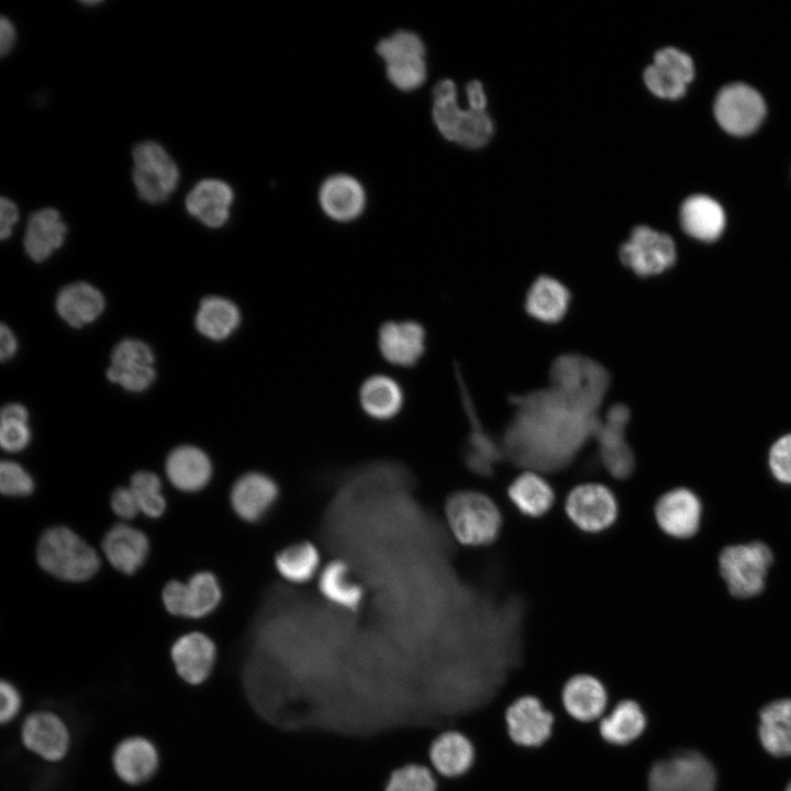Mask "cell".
Returning <instances> with one entry per match:
<instances>
[{"label":"cell","instance_id":"cell-1","mask_svg":"<svg viewBox=\"0 0 791 791\" xmlns=\"http://www.w3.org/2000/svg\"><path fill=\"white\" fill-rule=\"evenodd\" d=\"M515 414L502 439L503 452L532 470L567 465L589 438L600 416L548 387L514 397Z\"/></svg>","mask_w":791,"mask_h":791},{"label":"cell","instance_id":"cell-2","mask_svg":"<svg viewBox=\"0 0 791 791\" xmlns=\"http://www.w3.org/2000/svg\"><path fill=\"white\" fill-rule=\"evenodd\" d=\"M36 559L48 573L76 582L91 578L100 566L97 552L64 525L51 526L42 533L36 546Z\"/></svg>","mask_w":791,"mask_h":791},{"label":"cell","instance_id":"cell-3","mask_svg":"<svg viewBox=\"0 0 791 791\" xmlns=\"http://www.w3.org/2000/svg\"><path fill=\"white\" fill-rule=\"evenodd\" d=\"M445 515L453 536L465 546L489 545L501 532L499 506L479 491L463 490L450 494L445 504Z\"/></svg>","mask_w":791,"mask_h":791},{"label":"cell","instance_id":"cell-4","mask_svg":"<svg viewBox=\"0 0 791 791\" xmlns=\"http://www.w3.org/2000/svg\"><path fill=\"white\" fill-rule=\"evenodd\" d=\"M432 116L438 132L447 141L469 148L484 146L493 135V122L486 111L461 109L452 79H442L433 89Z\"/></svg>","mask_w":791,"mask_h":791},{"label":"cell","instance_id":"cell-5","mask_svg":"<svg viewBox=\"0 0 791 791\" xmlns=\"http://www.w3.org/2000/svg\"><path fill=\"white\" fill-rule=\"evenodd\" d=\"M610 380L608 370L600 363L579 354L557 357L549 369V387L591 413H598Z\"/></svg>","mask_w":791,"mask_h":791},{"label":"cell","instance_id":"cell-6","mask_svg":"<svg viewBox=\"0 0 791 791\" xmlns=\"http://www.w3.org/2000/svg\"><path fill=\"white\" fill-rule=\"evenodd\" d=\"M133 182L143 201L158 204L176 190L179 169L161 145L145 141L133 148Z\"/></svg>","mask_w":791,"mask_h":791},{"label":"cell","instance_id":"cell-7","mask_svg":"<svg viewBox=\"0 0 791 791\" xmlns=\"http://www.w3.org/2000/svg\"><path fill=\"white\" fill-rule=\"evenodd\" d=\"M715 773L700 754L683 751L654 762L647 775L648 791H714Z\"/></svg>","mask_w":791,"mask_h":791},{"label":"cell","instance_id":"cell-8","mask_svg":"<svg viewBox=\"0 0 791 791\" xmlns=\"http://www.w3.org/2000/svg\"><path fill=\"white\" fill-rule=\"evenodd\" d=\"M771 561L772 554L762 543L728 546L720 555V570L731 593L747 598L762 590Z\"/></svg>","mask_w":791,"mask_h":791},{"label":"cell","instance_id":"cell-9","mask_svg":"<svg viewBox=\"0 0 791 791\" xmlns=\"http://www.w3.org/2000/svg\"><path fill=\"white\" fill-rule=\"evenodd\" d=\"M619 510L613 491L598 482L573 487L565 501L569 521L580 531L591 534L610 528L616 522Z\"/></svg>","mask_w":791,"mask_h":791},{"label":"cell","instance_id":"cell-10","mask_svg":"<svg viewBox=\"0 0 791 791\" xmlns=\"http://www.w3.org/2000/svg\"><path fill=\"white\" fill-rule=\"evenodd\" d=\"M676 246L672 238L648 226H636L620 248V259L639 277L659 275L673 266Z\"/></svg>","mask_w":791,"mask_h":791},{"label":"cell","instance_id":"cell-11","mask_svg":"<svg viewBox=\"0 0 791 791\" xmlns=\"http://www.w3.org/2000/svg\"><path fill=\"white\" fill-rule=\"evenodd\" d=\"M222 599V590L211 571H198L187 582L169 580L163 588L166 610L185 617L198 619L211 613Z\"/></svg>","mask_w":791,"mask_h":791},{"label":"cell","instance_id":"cell-12","mask_svg":"<svg viewBox=\"0 0 791 791\" xmlns=\"http://www.w3.org/2000/svg\"><path fill=\"white\" fill-rule=\"evenodd\" d=\"M766 112L761 96L745 83L723 87L714 101V115L720 126L733 135H747L761 123Z\"/></svg>","mask_w":791,"mask_h":791},{"label":"cell","instance_id":"cell-13","mask_svg":"<svg viewBox=\"0 0 791 791\" xmlns=\"http://www.w3.org/2000/svg\"><path fill=\"white\" fill-rule=\"evenodd\" d=\"M631 412L624 404L612 405L603 419H599L593 438L598 442L599 456L604 468L617 479L632 475L635 467L633 449L625 437Z\"/></svg>","mask_w":791,"mask_h":791},{"label":"cell","instance_id":"cell-14","mask_svg":"<svg viewBox=\"0 0 791 791\" xmlns=\"http://www.w3.org/2000/svg\"><path fill=\"white\" fill-rule=\"evenodd\" d=\"M510 739L522 748H538L553 735L555 715L541 699L526 694L516 698L505 710Z\"/></svg>","mask_w":791,"mask_h":791},{"label":"cell","instance_id":"cell-15","mask_svg":"<svg viewBox=\"0 0 791 791\" xmlns=\"http://www.w3.org/2000/svg\"><path fill=\"white\" fill-rule=\"evenodd\" d=\"M155 356L145 342L124 338L112 349L108 379L129 392L147 390L156 379Z\"/></svg>","mask_w":791,"mask_h":791},{"label":"cell","instance_id":"cell-16","mask_svg":"<svg viewBox=\"0 0 791 791\" xmlns=\"http://www.w3.org/2000/svg\"><path fill=\"white\" fill-rule=\"evenodd\" d=\"M377 347L391 366L413 368L426 350L425 327L412 319L385 321L377 331Z\"/></svg>","mask_w":791,"mask_h":791},{"label":"cell","instance_id":"cell-17","mask_svg":"<svg viewBox=\"0 0 791 791\" xmlns=\"http://www.w3.org/2000/svg\"><path fill=\"white\" fill-rule=\"evenodd\" d=\"M279 493V486L272 477L261 471H248L233 483L230 502L239 519L256 523L270 513Z\"/></svg>","mask_w":791,"mask_h":791},{"label":"cell","instance_id":"cell-18","mask_svg":"<svg viewBox=\"0 0 791 791\" xmlns=\"http://www.w3.org/2000/svg\"><path fill=\"white\" fill-rule=\"evenodd\" d=\"M692 59L675 47L659 49L654 63L644 71L647 88L657 97L676 100L681 98L693 79Z\"/></svg>","mask_w":791,"mask_h":791},{"label":"cell","instance_id":"cell-19","mask_svg":"<svg viewBox=\"0 0 791 791\" xmlns=\"http://www.w3.org/2000/svg\"><path fill=\"white\" fill-rule=\"evenodd\" d=\"M609 693L604 683L591 673H576L564 684L561 704L576 722L597 723L609 709Z\"/></svg>","mask_w":791,"mask_h":791},{"label":"cell","instance_id":"cell-20","mask_svg":"<svg viewBox=\"0 0 791 791\" xmlns=\"http://www.w3.org/2000/svg\"><path fill=\"white\" fill-rule=\"evenodd\" d=\"M476 761V748L463 732L448 728L431 743L428 765L442 779H458L467 775Z\"/></svg>","mask_w":791,"mask_h":791},{"label":"cell","instance_id":"cell-21","mask_svg":"<svg viewBox=\"0 0 791 791\" xmlns=\"http://www.w3.org/2000/svg\"><path fill=\"white\" fill-rule=\"evenodd\" d=\"M170 656L178 676L187 683L198 686L212 672L216 646L204 633L190 632L174 642Z\"/></svg>","mask_w":791,"mask_h":791},{"label":"cell","instance_id":"cell-22","mask_svg":"<svg viewBox=\"0 0 791 791\" xmlns=\"http://www.w3.org/2000/svg\"><path fill=\"white\" fill-rule=\"evenodd\" d=\"M23 745L35 755L48 760H62L69 748V733L56 714L47 711L31 713L21 727Z\"/></svg>","mask_w":791,"mask_h":791},{"label":"cell","instance_id":"cell-23","mask_svg":"<svg viewBox=\"0 0 791 791\" xmlns=\"http://www.w3.org/2000/svg\"><path fill=\"white\" fill-rule=\"evenodd\" d=\"M319 204L331 220L348 223L357 220L366 207V191L358 179L346 174L327 177L319 189Z\"/></svg>","mask_w":791,"mask_h":791},{"label":"cell","instance_id":"cell-24","mask_svg":"<svg viewBox=\"0 0 791 791\" xmlns=\"http://www.w3.org/2000/svg\"><path fill=\"white\" fill-rule=\"evenodd\" d=\"M357 397L363 413L377 422L392 421L403 411L405 404L402 385L387 374L366 377L358 388Z\"/></svg>","mask_w":791,"mask_h":791},{"label":"cell","instance_id":"cell-25","mask_svg":"<svg viewBox=\"0 0 791 791\" xmlns=\"http://www.w3.org/2000/svg\"><path fill=\"white\" fill-rule=\"evenodd\" d=\"M701 516V504L691 491L678 488L662 494L655 506L659 527L668 535L686 538L692 536Z\"/></svg>","mask_w":791,"mask_h":791},{"label":"cell","instance_id":"cell-26","mask_svg":"<svg viewBox=\"0 0 791 791\" xmlns=\"http://www.w3.org/2000/svg\"><path fill=\"white\" fill-rule=\"evenodd\" d=\"M233 200L234 192L225 181L203 179L188 193L186 209L205 226L219 229L230 219Z\"/></svg>","mask_w":791,"mask_h":791},{"label":"cell","instance_id":"cell-27","mask_svg":"<svg viewBox=\"0 0 791 791\" xmlns=\"http://www.w3.org/2000/svg\"><path fill=\"white\" fill-rule=\"evenodd\" d=\"M112 764L116 776L131 786L148 781L157 771L159 757L154 744L145 737L122 739L114 748Z\"/></svg>","mask_w":791,"mask_h":791},{"label":"cell","instance_id":"cell-28","mask_svg":"<svg viewBox=\"0 0 791 791\" xmlns=\"http://www.w3.org/2000/svg\"><path fill=\"white\" fill-rule=\"evenodd\" d=\"M601 738L609 745L626 747L637 742L647 727V716L635 700L624 699L609 706L597 722Z\"/></svg>","mask_w":791,"mask_h":791},{"label":"cell","instance_id":"cell-29","mask_svg":"<svg viewBox=\"0 0 791 791\" xmlns=\"http://www.w3.org/2000/svg\"><path fill=\"white\" fill-rule=\"evenodd\" d=\"M101 547L115 569L131 575L145 561L149 542L141 530L125 523H116L104 534Z\"/></svg>","mask_w":791,"mask_h":791},{"label":"cell","instance_id":"cell-30","mask_svg":"<svg viewBox=\"0 0 791 791\" xmlns=\"http://www.w3.org/2000/svg\"><path fill=\"white\" fill-rule=\"evenodd\" d=\"M104 297L85 281L63 287L56 296L55 309L60 319L75 328L93 323L104 311Z\"/></svg>","mask_w":791,"mask_h":791},{"label":"cell","instance_id":"cell-31","mask_svg":"<svg viewBox=\"0 0 791 791\" xmlns=\"http://www.w3.org/2000/svg\"><path fill=\"white\" fill-rule=\"evenodd\" d=\"M169 481L181 491H198L211 479L212 463L208 454L193 445L172 448L165 460Z\"/></svg>","mask_w":791,"mask_h":791},{"label":"cell","instance_id":"cell-32","mask_svg":"<svg viewBox=\"0 0 791 791\" xmlns=\"http://www.w3.org/2000/svg\"><path fill=\"white\" fill-rule=\"evenodd\" d=\"M66 234L67 226L57 210H38L32 213L27 221L23 238L24 250L33 261H44L62 247Z\"/></svg>","mask_w":791,"mask_h":791},{"label":"cell","instance_id":"cell-33","mask_svg":"<svg viewBox=\"0 0 791 791\" xmlns=\"http://www.w3.org/2000/svg\"><path fill=\"white\" fill-rule=\"evenodd\" d=\"M242 313L231 299L220 296L204 297L194 316L197 331L213 342L229 339L241 326Z\"/></svg>","mask_w":791,"mask_h":791},{"label":"cell","instance_id":"cell-34","mask_svg":"<svg viewBox=\"0 0 791 791\" xmlns=\"http://www.w3.org/2000/svg\"><path fill=\"white\" fill-rule=\"evenodd\" d=\"M680 222L690 236L712 242L718 238L725 226L722 207L712 198L694 194L687 198L680 208Z\"/></svg>","mask_w":791,"mask_h":791},{"label":"cell","instance_id":"cell-35","mask_svg":"<svg viewBox=\"0 0 791 791\" xmlns=\"http://www.w3.org/2000/svg\"><path fill=\"white\" fill-rule=\"evenodd\" d=\"M571 296L568 288L550 276H539L527 290L525 310L544 323L559 322L568 311Z\"/></svg>","mask_w":791,"mask_h":791},{"label":"cell","instance_id":"cell-36","mask_svg":"<svg viewBox=\"0 0 791 791\" xmlns=\"http://www.w3.org/2000/svg\"><path fill=\"white\" fill-rule=\"evenodd\" d=\"M508 497L521 514L532 519L544 516L555 503V490L535 470H526L514 478L509 484Z\"/></svg>","mask_w":791,"mask_h":791},{"label":"cell","instance_id":"cell-37","mask_svg":"<svg viewBox=\"0 0 791 791\" xmlns=\"http://www.w3.org/2000/svg\"><path fill=\"white\" fill-rule=\"evenodd\" d=\"M319 590L331 603L347 611H357L364 590L352 578L349 566L343 560L328 562L319 577Z\"/></svg>","mask_w":791,"mask_h":791},{"label":"cell","instance_id":"cell-38","mask_svg":"<svg viewBox=\"0 0 791 791\" xmlns=\"http://www.w3.org/2000/svg\"><path fill=\"white\" fill-rule=\"evenodd\" d=\"M759 737L771 755H791V700L775 701L761 710Z\"/></svg>","mask_w":791,"mask_h":791},{"label":"cell","instance_id":"cell-39","mask_svg":"<svg viewBox=\"0 0 791 791\" xmlns=\"http://www.w3.org/2000/svg\"><path fill=\"white\" fill-rule=\"evenodd\" d=\"M459 385L461 387L463 404L471 425L468 449L466 452V463L476 472L483 475L490 474L492 471L493 464L500 459L504 453L503 448L502 446H498L497 443L482 430L469 399V394L464 388V383L460 381Z\"/></svg>","mask_w":791,"mask_h":791},{"label":"cell","instance_id":"cell-40","mask_svg":"<svg viewBox=\"0 0 791 791\" xmlns=\"http://www.w3.org/2000/svg\"><path fill=\"white\" fill-rule=\"evenodd\" d=\"M320 553L310 542H299L281 549L275 557V568L281 578L304 583L317 572Z\"/></svg>","mask_w":791,"mask_h":791},{"label":"cell","instance_id":"cell-41","mask_svg":"<svg viewBox=\"0 0 791 791\" xmlns=\"http://www.w3.org/2000/svg\"><path fill=\"white\" fill-rule=\"evenodd\" d=\"M376 52L386 66L425 59V45L422 38L409 30H398L381 38L377 43Z\"/></svg>","mask_w":791,"mask_h":791},{"label":"cell","instance_id":"cell-42","mask_svg":"<svg viewBox=\"0 0 791 791\" xmlns=\"http://www.w3.org/2000/svg\"><path fill=\"white\" fill-rule=\"evenodd\" d=\"M439 780L430 766L409 762L389 775L383 791H437Z\"/></svg>","mask_w":791,"mask_h":791},{"label":"cell","instance_id":"cell-43","mask_svg":"<svg viewBox=\"0 0 791 791\" xmlns=\"http://www.w3.org/2000/svg\"><path fill=\"white\" fill-rule=\"evenodd\" d=\"M140 510L147 516L157 517L166 508L165 497L160 492L159 477L149 470H138L131 476L130 486Z\"/></svg>","mask_w":791,"mask_h":791},{"label":"cell","instance_id":"cell-44","mask_svg":"<svg viewBox=\"0 0 791 791\" xmlns=\"http://www.w3.org/2000/svg\"><path fill=\"white\" fill-rule=\"evenodd\" d=\"M386 74L391 85L404 92L420 88L426 80L427 67L425 59L409 64L386 66Z\"/></svg>","mask_w":791,"mask_h":791},{"label":"cell","instance_id":"cell-45","mask_svg":"<svg viewBox=\"0 0 791 791\" xmlns=\"http://www.w3.org/2000/svg\"><path fill=\"white\" fill-rule=\"evenodd\" d=\"M34 489L31 475L16 461L0 463V490L7 495H26Z\"/></svg>","mask_w":791,"mask_h":791},{"label":"cell","instance_id":"cell-46","mask_svg":"<svg viewBox=\"0 0 791 791\" xmlns=\"http://www.w3.org/2000/svg\"><path fill=\"white\" fill-rule=\"evenodd\" d=\"M31 439V431L26 421L1 420L0 444L10 453L20 452L26 447Z\"/></svg>","mask_w":791,"mask_h":791},{"label":"cell","instance_id":"cell-47","mask_svg":"<svg viewBox=\"0 0 791 791\" xmlns=\"http://www.w3.org/2000/svg\"><path fill=\"white\" fill-rule=\"evenodd\" d=\"M769 466L781 482L791 483V434L779 438L769 453Z\"/></svg>","mask_w":791,"mask_h":791},{"label":"cell","instance_id":"cell-48","mask_svg":"<svg viewBox=\"0 0 791 791\" xmlns=\"http://www.w3.org/2000/svg\"><path fill=\"white\" fill-rule=\"evenodd\" d=\"M113 512L122 519H132L141 510L137 500L130 487H118L110 499Z\"/></svg>","mask_w":791,"mask_h":791},{"label":"cell","instance_id":"cell-49","mask_svg":"<svg viewBox=\"0 0 791 791\" xmlns=\"http://www.w3.org/2000/svg\"><path fill=\"white\" fill-rule=\"evenodd\" d=\"M1 709L0 718L2 723L12 721L20 711L21 697L18 689L9 681L2 680L0 684Z\"/></svg>","mask_w":791,"mask_h":791},{"label":"cell","instance_id":"cell-50","mask_svg":"<svg viewBox=\"0 0 791 791\" xmlns=\"http://www.w3.org/2000/svg\"><path fill=\"white\" fill-rule=\"evenodd\" d=\"M19 211L16 205L8 198L0 200V237L7 239L12 235L13 226L18 222Z\"/></svg>","mask_w":791,"mask_h":791},{"label":"cell","instance_id":"cell-51","mask_svg":"<svg viewBox=\"0 0 791 791\" xmlns=\"http://www.w3.org/2000/svg\"><path fill=\"white\" fill-rule=\"evenodd\" d=\"M18 350L14 333L5 324L0 326V357L2 361L11 359Z\"/></svg>","mask_w":791,"mask_h":791},{"label":"cell","instance_id":"cell-52","mask_svg":"<svg viewBox=\"0 0 791 791\" xmlns=\"http://www.w3.org/2000/svg\"><path fill=\"white\" fill-rule=\"evenodd\" d=\"M466 94L470 109L484 111L487 97L482 83L479 80H471L467 83Z\"/></svg>","mask_w":791,"mask_h":791},{"label":"cell","instance_id":"cell-53","mask_svg":"<svg viewBox=\"0 0 791 791\" xmlns=\"http://www.w3.org/2000/svg\"><path fill=\"white\" fill-rule=\"evenodd\" d=\"M15 42V30L12 22L2 16L0 21V53L1 56L9 54Z\"/></svg>","mask_w":791,"mask_h":791},{"label":"cell","instance_id":"cell-54","mask_svg":"<svg viewBox=\"0 0 791 791\" xmlns=\"http://www.w3.org/2000/svg\"><path fill=\"white\" fill-rule=\"evenodd\" d=\"M0 420H20L27 422L29 412L26 408L20 403H9L2 408Z\"/></svg>","mask_w":791,"mask_h":791},{"label":"cell","instance_id":"cell-55","mask_svg":"<svg viewBox=\"0 0 791 791\" xmlns=\"http://www.w3.org/2000/svg\"><path fill=\"white\" fill-rule=\"evenodd\" d=\"M82 3L86 5H92V4H98L99 1H82Z\"/></svg>","mask_w":791,"mask_h":791},{"label":"cell","instance_id":"cell-56","mask_svg":"<svg viewBox=\"0 0 791 791\" xmlns=\"http://www.w3.org/2000/svg\"><path fill=\"white\" fill-rule=\"evenodd\" d=\"M786 791H791V782H790V784L788 786V788H787Z\"/></svg>","mask_w":791,"mask_h":791}]
</instances>
